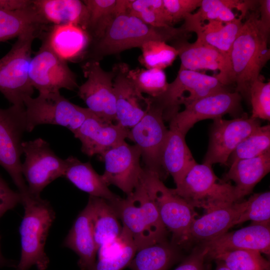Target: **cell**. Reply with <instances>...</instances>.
I'll list each match as a JSON object with an SVG mask.
<instances>
[{"label":"cell","mask_w":270,"mask_h":270,"mask_svg":"<svg viewBox=\"0 0 270 270\" xmlns=\"http://www.w3.org/2000/svg\"><path fill=\"white\" fill-rule=\"evenodd\" d=\"M29 79L39 94L60 92L62 88L73 90L78 88L76 76L67 62L56 54L44 40L31 58Z\"/></svg>","instance_id":"9a60e30c"},{"label":"cell","mask_w":270,"mask_h":270,"mask_svg":"<svg viewBox=\"0 0 270 270\" xmlns=\"http://www.w3.org/2000/svg\"><path fill=\"white\" fill-rule=\"evenodd\" d=\"M15 266L16 268V266L15 265L14 262H10L8 260H6L2 256L1 252H0V266Z\"/></svg>","instance_id":"c3c4849f"},{"label":"cell","mask_w":270,"mask_h":270,"mask_svg":"<svg viewBox=\"0 0 270 270\" xmlns=\"http://www.w3.org/2000/svg\"><path fill=\"white\" fill-rule=\"evenodd\" d=\"M242 96L238 92L226 91L196 100L185 106L170 120V128L186 136L198 122L206 119L222 118L229 114L234 118L246 116L242 110Z\"/></svg>","instance_id":"7c38bea8"},{"label":"cell","mask_w":270,"mask_h":270,"mask_svg":"<svg viewBox=\"0 0 270 270\" xmlns=\"http://www.w3.org/2000/svg\"><path fill=\"white\" fill-rule=\"evenodd\" d=\"M246 206V200L238 202L208 212L200 218H196L188 231L185 245L191 242L203 244L228 232L236 225Z\"/></svg>","instance_id":"7402d4cb"},{"label":"cell","mask_w":270,"mask_h":270,"mask_svg":"<svg viewBox=\"0 0 270 270\" xmlns=\"http://www.w3.org/2000/svg\"><path fill=\"white\" fill-rule=\"evenodd\" d=\"M219 263L216 270H230L223 263L218 262Z\"/></svg>","instance_id":"681fc988"},{"label":"cell","mask_w":270,"mask_h":270,"mask_svg":"<svg viewBox=\"0 0 270 270\" xmlns=\"http://www.w3.org/2000/svg\"><path fill=\"white\" fill-rule=\"evenodd\" d=\"M140 48L142 54L138 60L146 68L164 70L171 66L178 56V50L164 41L150 40Z\"/></svg>","instance_id":"74e56055"},{"label":"cell","mask_w":270,"mask_h":270,"mask_svg":"<svg viewBox=\"0 0 270 270\" xmlns=\"http://www.w3.org/2000/svg\"><path fill=\"white\" fill-rule=\"evenodd\" d=\"M259 18L258 7L246 14L229 54L232 84L248 100L250 86L270 58V32L262 26Z\"/></svg>","instance_id":"6da1fadb"},{"label":"cell","mask_w":270,"mask_h":270,"mask_svg":"<svg viewBox=\"0 0 270 270\" xmlns=\"http://www.w3.org/2000/svg\"><path fill=\"white\" fill-rule=\"evenodd\" d=\"M258 10L260 21L262 26L270 32V0H258Z\"/></svg>","instance_id":"bcb514c9"},{"label":"cell","mask_w":270,"mask_h":270,"mask_svg":"<svg viewBox=\"0 0 270 270\" xmlns=\"http://www.w3.org/2000/svg\"><path fill=\"white\" fill-rule=\"evenodd\" d=\"M248 100L252 105L251 118L270 120V82H264L260 75L252 84Z\"/></svg>","instance_id":"60d3db41"},{"label":"cell","mask_w":270,"mask_h":270,"mask_svg":"<svg viewBox=\"0 0 270 270\" xmlns=\"http://www.w3.org/2000/svg\"><path fill=\"white\" fill-rule=\"evenodd\" d=\"M108 202L130 234L137 251L166 240L167 230L141 180L126 198Z\"/></svg>","instance_id":"3957f363"},{"label":"cell","mask_w":270,"mask_h":270,"mask_svg":"<svg viewBox=\"0 0 270 270\" xmlns=\"http://www.w3.org/2000/svg\"><path fill=\"white\" fill-rule=\"evenodd\" d=\"M186 39L182 38L173 41L181 61L179 70H218L219 73L216 76L222 83L228 86L232 84L229 58L212 46L196 40L190 43Z\"/></svg>","instance_id":"d6986e66"},{"label":"cell","mask_w":270,"mask_h":270,"mask_svg":"<svg viewBox=\"0 0 270 270\" xmlns=\"http://www.w3.org/2000/svg\"><path fill=\"white\" fill-rule=\"evenodd\" d=\"M168 132L162 110L150 102L148 112L128 130V136L140 150L144 168L156 174L162 180L166 174L162 168L160 158Z\"/></svg>","instance_id":"4fadbf2b"},{"label":"cell","mask_w":270,"mask_h":270,"mask_svg":"<svg viewBox=\"0 0 270 270\" xmlns=\"http://www.w3.org/2000/svg\"><path fill=\"white\" fill-rule=\"evenodd\" d=\"M246 15L240 14L232 22L226 23L217 20L194 25L183 28L188 34L194 32L201 42L212 46L229 58L232 46L238 36Z\"/></svg>","instance_id":"f1b7e54d"},{"label":"cell","mask_w":270,"mask_h":270,"mask_svg":"<svg viewBox=\"0 0 270 270\" xmlns=\"http://www.w3.org/2000/svg\"><path fill=\"white\" fill-rule=\"evenodd\" d=\"M100 156L105 164L102 176L106 184L116 186L127 195L132 192L144 171L140 164L141 154L138 148L124 141Z\"/></svg>","instance_id":"e0dca14e"},{"label":"cell","mask_w":270,"mask_h":270,"mask_svg":"<svg viewBox=\"0 0 270 270\" xmlns=\"http://www.w3.org/2000/svg\"><path fill=\"white\" fill-rule=\"evenodd\" d=\"M226 91H232L215 76L198 71L179 70L165 91L156 98H150L151 102L160 108L164 120H170L184 106L196 100Z\"/></svg>","instance_id":"ba28073f"},{"label":"cell","mask_w":270,"mask_h":270,"mask_svg":"<svg viewBox=\"0 0 270 270\" xmlns=\"http://www.w3.org/2000/svg\"><path fill=\"white\" fill-rule=\"evenodd\" d=\"M136 252V247L131 238L118 253L98 259L90 270H122L128 266Z\"/></svg>","instance_id":"b9f144b4"},{"label":"cell","mask_w":270,"mask_h":270,"mask_svg":"<svg viewBox=\"0 0 270 270\" xmlns=\"http://www.w3.org/2000/svg\"><path fill=\"white\" fill-rule=\"evenodd\" d=\"M160 163L164 172L172 177L176 186L197 163L186 144L185 136L170 128L164 144Z\"/></svg>","instance_id":"484cf974"},{"label":"cell","mask_w":270,"mask_h":270,"mask_svg":"<svg viewBox=\"0 0 270 270\" xmlns=\"http://www.w3.org/2000/svg\"><path fill=\"white\" fill-rule=\"evenodd\" d=\"M180 26L154 27L121 10L98 40L90 44L88 60L99 62L104 57L139 47L150 40L166 42L186 38Z\"/></svg>","instance_id":"7a4b0ae2"},{"label":"cell","mask_w":270,"mask_h":270,"mask_svg":"<svg viewBox=\"0 0 270 270\" xmlns=\"http://www.w3.org/2000/svg\"><path fill=\"white\" fill-rule=\"evenodd\" d=\"M65 161L66 168L63 177L80 190L88 193L90 196L108 201L120 198L108 188L102 176L94 170L90 162H82L73 156H68Z\"/></svg>","instance_id":"83f0119b"},{"label":"cell","mask_w":270,"mask_h":270,"mask_svg":"<svg viewBox=\"0 0 270 270\" xmlns=\"http://www.w3.org/2000/svg\"><path fill=\"white\" fill-rule=\"evenodd\" d=\"M88 14L87 32L90 43L98 40L116 15L121 10L122 0H84Z\"/></svg>","instance_id":"836d02e7"},{"label":"cell","mask_w":270,"mask_h":270,"mask_svg":"<svg viewBox=\"0 0 270 270\" xmlns=\"http://www.w3.org/2000/svg\"><path fill=\"white\" fill-rule=\"evenodd\" d=\"M270 171V150L250 158L240 160L230 166L224 182L232 180L238 201L250 194L262 179Z\"/></svg>","instance_id":"cb8c5ba5"},{"label":"cell","mask_w":270,"mask_h":270,"mask_svg":"<svg viewBox=\"0 0 270 270\" xmlns=\"http://www.w3.org/2000/svg\"><path fill=\"white\" fill-rule=\"evenodd\" d=\"M24 106L28 132L46 124L64 126L74 133L92 114L88 108L72 103L60 92L28 97L24 101Z\"/></svg>","instance_id":"9c48e42d"},{"label":"cell","mask_w":270,"mask_h":270,"mask_svg":"<svg viewBox=\"0 0 270 270\" xmlns=\"http://www.w3.org/2000/svg\"><path fill=\"white\" fill-rule=\"evenodd\" d=\"M206 250L200 246L174 270H206L204 260L206 258Z\"/></svg>","instance_id":"f6af8a7d"},{"label":"cell","mask_w":270,"mask_h":270,"mask_svg":"<svg viewBox=\"0 0 270 270\" xmlns=\"http://www.w3.org/2000/svg\"><path fill=\"white\" fill-rule=\"evenodd\" d=\"M125 12L154 27L173 26L162 0H124Z\"/></svg>","instance_id":"e575fe53"},{"label":"cell","mask_w":270,"mask_h":270,"mask_svg":"<svg viewBox=\"0 0 270 270\" xmlns=\"http://www.w3.org/2000/svg\"><path fill=\"white\" fill-rule=\"evenodd\" d=\"M180 256L178 248L164 240L138 250L128 266L131 270H168Z\"/></svg>","instance_id":"4dcf8cb0"},{"label":"cell","mask_w":270,"mask_h":270,"mask_svg":"<svg viewBox=\"0 0 270 270\" xmlns=\"http://www.w3.org/2000/svg\"><path fill=\"white\" fill-rule=\"evenodd\" d=\"M166 13L172 24L184 20L198 8L202 0H162Z\"/></svg>","instance_id":"7bdbcfd3"},{"label":"cell","mask_w":270,"mask_h":270,"mask_svg":"<svg viewBox=\"0 0 270 270\" xmlns=\"http://www.w3.org/2000/svg\"><path fill=\"white\" fill-rule=\"evenodd\" d=\"M85 82L78 88V96L94 114L109 122L116 120L114 72L104 70L98 61L88 60L82 66Z\"/></svg>","instance_id":"5bb4252c"},{"label":"cell","mask_w":270,"mask_h":270,"mask_svg":"<svg viewBox=\"0 0 270 270\" xmlns=\"http://www.w3.org/2000/svg\"><path fill=\"white\" fill-rule=\"evenodd\" d=\"M244 5V0H202L198 10L188 15L181 26L186 28L202 24L205 20H217L224 24L232 22L236 18L232 10L236 8L240 12Z\"/></svg>","instance_id":"d6a6232c"},{"label":"cell","mask_w":270,"mask_h":270,"mask_svg":"<svg viewBox=\"0 0 270 270\" xmlns=\"http://www.w3.org/2000/svg\"><path fill=\"white\" fill-rule=\"evenodd\" d=\"M32 0H0V10H14L26 8Z\"/></svg>","instance_id":"7dc6e473"},{"label":"cell","mask_w":270,"mask_h":270,"mask_svg":"<svg viewBox=\"0 0 270 270\" xmlns=\"http://www.w3.org/2000/svg\"><path fill=\"white\" fill-rule=\"evenodd\" d=\"M212 166L196 163L172 191L194 208L206 212L240 202L234 186L221 182Z\"/></svg>","instance_id":"52a82bcc"},{"label":"cell","mask_w":270,"mask_h":270,"mask_svg":"<svg viewBox=\"0 0 270 270\" xmlns=\"http://www.w3.org/2000/svg\"><path fill=\"white\" fill-rule=\"evenodd\" d=\"M128 74L136 88L142 94L156 98L166 88L168 82L163 70L157 68H129Z\"/></svg>","instance_id":"f35d334b"},{"label":"cell","mask_w":270,"mask_h":270,"mask_svg":"<svg viewBox=\"0 0 270 270\" xmlns=\"http://www.w3.org/2000/svg\"><path fill=\"white\" fill-rule=\"evenodd\" d=\"M88 203L90 207L94 238L98 249L104 244L120 236L122 226L108 200L90 196Z\"/></svg>","instance_id":"f546056e"},{"label":"cell","mask_w":270,"mask_h":270,"mask_svg":"<svg viewBox=\"0 0 270 270\" xmlns=\"http://www.w3.org/2000/svg\"><path fill=\"white\" fill-rule=\"evenodd\" d=\"M128 129L114 124L92 114L73 134L81 142L82 152L88 156H101L106 152L125 141Z\"/></svg>","instance_id":"ffe728a7"},{"label":"cell","mask_w":270,"mask_h":270,"mask_svg":"<svg viewBox=\"0 0 270 270\" xmlns=\"http://www.w3.org/2000/svg\"><path fill=\"white\" fill-rule=\"evenodd\" d=\"M42 30L32 29L19 36L0 59V92L12 105L24 107V100L32 96L29 79L32 46Z\"/></svg>","instance_id":"5b68a950"},{"label":"cell","mask_w":270,"mask_h":270,"mask_svg":"<svg viewBox=\"0 0 270 270\" xmlns=\"http://www.w3.org/2000/svg\"><path fill=\"white\" fill-rule=\"evenodd\" d=\"M63 245L79 257L80 270H90L96 263L98 249L94 240L91 210L88 203L76 218Z\"/></svg>","instance_id":"603a6c76"},{"label":"cell","mask_w":270,"mask_h":270,"mask_svg":"<svg viewBox=\"0 0 270 270\" xmlns=\"http://www.w3.org/2000/svg\"><path fill=\"white\" fill-rule=\"evenodd\" d=\"M22 150L24 160L22 164V172L29 194L40 196L41 192L48 184L64 176L65 159L58 156L50 144L42 138L23 141Z\"/></svg>","instance_id":"8fae6325"},{"label":"cell","mask_w":270,"mask_h":270,"mask_svg":"<svg viewBox=\"0 0 270 270\" xmlns=\"http://www.w3.org/2000/svg\"><path fill=\"white\" fill-rule=\"evenodd\" d=\"M129 66L119 64L112 68L114 72L113 86L116 97V120L129 130L137 124L148 112L150 104L135 86L128 76Z\"/></svg>","instance_id":"ac0fdd59"},{"label":"cell","mask_w":270,"mask_h":270,"mask_svg":"<svg viewBox=\"0 0 270 270\" xmlns=\"http://www.w3.org/2000/svg\"><path fill=\"white\" fill-rule=\"evenodd\" d=\"M32 5L46 24H72L87 32L88 14L83 0H32Z\"/></svg>","instance_id":"d4e9b609"},{"label":"cell","mask_w":270,"mask_h":270,"mask_svg":"<svg viewBox=\"0 0 270 270\" xmlns=\"http://www.w3.org/2000/svg\"><path fill=\"white\" fill-rule=\"evenodd\" d=\"M24 214L20 226L21 255L16 270H28L34 266L45 270L49 258L44 246L55 212L47 200L30 194L22 198Z\"/></svg>","instance_id":"277c9868"},{"label":"cell","mask_w":270,"mask_h":270,"mask_svg":"<svg viewBox=\"0 0 270 270\" xmlns=\"http://www.w3.org/2000/svg\"><path fill=\"white\" fill-rule=\"evenodd\" d=\"M141 180L164 225L172 233L171 242L178 248L184 246L188 231L197 214L194 208L167 188L155 173L144 168Z\"/></svg>","instance_id":"8992f818"},{"label":"cell","mask_w":270,"mask_h":270,"mask_svg":"<svg viewBox=\"0 0 270 270\" xmlns=\"http://www.w3.org/2000/svg\"><path fill=\"white\" fill-rule=\"evenodd\" d=\"M22 201L20 194L10 188L0 176V218L8 210L22 204Z\"/></svg>","instance_id":"ee69618b"},{"label":"cell","mask_w":270,"mask_h":270,"mask_svg":"<svg viewBox=\"0 0 270 270\" xmlns=\"http://www.w3.org/2000/svg\"><path fill=\"white\" fill-rule=\"evenodd\" d=\"M47 24L32 5L14 10H0V42L18 38L34 28L44 30Z\"/></svg>","instance_id":"1f68e13d"},{"label":"cell","mask_w":270,"mask_h":270,"mask_svg":"<svg viewBox=\"0 0 270 270\" xmlns=\"http://www.w3.org/2000/svg\"><path fill=\"white\" fill-rule=\"evenodd\" d=\"M44 40L52 51L66 62L81 56L91 42L86 30L72 24L53 25Z\"/></svg>","instance_id":"4316f807"},{"label":"cell","mask_w":270,"mask_h":270,"mask_svg":"<svg viewBox=\"0 0 270 270\" xmlns=\"http://www.w3.org/2000/svg\"><path fill=\"white\" fill-rule=\"evenodd\" d=\"M270 150V126H260L245 138L230 155L228 165L258 156Z\"/></svg>","instance_id":"d590c367"},{"label":"cell","mask_w":270,"mask_h":270,"mask_svg":"<svg viewBox=\"0 0 270 270\" xmlns=\"http://www.w3.org/2000/svg\"><path fill=\"white\" fill-rule=\"evenodd\" d=\"M207 252L206 258L236 250H256L266 254L270 252V225L250 224L241 229L226 232L202 244Z\"/></svg>","instance_id":"44dd1931"},{"label":"cell","mask_w":270,"mask_h":270,"mask_svg":"<svg viewBox=\"0 0 270 270\" xmlns=\"http://www.w3.org/2000/svg\"><path fill=\"white\" fill-rule=\"evenodd\" d=\"M26 132L24 107L0 108V166L9 174L22 198L30 194L22 172V136Z\"/></svg>","instance_id":"30bf717a"},{"label":"cell","mask_w":270,"mask_h":270,"mask_svg":"<svg viewBox=\"0 0 270 270\" xmlns=\"http://www.w3.org/2000/svg\"><path fill=\"white\" fill-rule=\"evenodd\" d=\"M212 258L223 263L230 270H270V262L258 251L236 250L223 252Z\"/></svg>","instance_id":"8d00e7d4"},{"label":"cell","mask_w":270,"mask_h":270,"mask_svg":"<svg viewBox=\"0 0 270 270\" xmlns=\"http://www.w3.org/2000/svg\"><path fill=\"white\" fill-rule=\"evenodd\" d=\"M213 120L208 149L203 160L204 164L210 166L218 163L228 165V158L238 145L260 126L258 119L247 115L230 120L222 118Z\"/></svg>","instance_id":"2e32d148"},{"label":"cell","mask_w":270,"mask_h":270,"mask_svg":"<svg viewBox=\"0 0 270 270\" xmlns=\"http://www.w3.org/2000/svg\"><path fill=\"white\" fill-rule=\"evenodd\" d=\"M247 201L245 210L236 222V225L248 220L250 224L270 225V192L254 194Z\"/></svg>","instance_id":"ab89813d"}]
</instances>
